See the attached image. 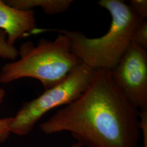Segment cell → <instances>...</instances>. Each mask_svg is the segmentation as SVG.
Masks as SVG:
<instances>
[{"mask_svg":"<svg viewBox=\"0 0 147 147\" xmlns=\"http://www.w3.org/2000/svg\"><path fill=\"white\" fill-rule=\"evenodd\" d=\"M94 70L82 63L62 83L24 103L13 117L11 132L19 136L26 135L47 112L76 100L86 89Z\"/></svg>","mask_w":147,"mask_h":147,"instance_id":"4","label":"cell"},{"mask_svg":"<svg viewBox=\"0 0 147 147\" xmlns=\"http://www.w3.org/2000/svg\"><path fill=\"white\" fill-rule=\"evenodd\" d=\"M111 73L132 105L147 110V53L131 42Z\"/></svg>","mask_w":147,"mask_h":147,"instance_id":"5","label":"cell"},{"mask_svg":"<svg viewBox=\"0 0 147 147\" xmlns=\"http://www.w3.org/2000/svg\"><path fill=\"white\" fill-rule=\"evenodd\" d=\"M6 4L18 9L31 10L40 7L47 14H57L65 12L74 2L72 0H7Z\"/></svg>","mask_w":147,"mask_h":147,"instance_id":"7","label":"cell"},{"mask_svg":"<svg viewBox=\"0 0 147 147\" xmlns=\"http://www.w3.org/2000/svg\"><path fill=\"white\" fill-rule=\"evenodd\" d=\"M0 30L5 32L7 42L14 46L16 41L27 33L36 32V19L33 10H20L0 0Z\"/></svg>","mask_w":147,"mask_h":147,"instance_id":"6","label":"cell"},{"mask_svg":"<svg viewBox=\"0 0 147 147\" xmlns=\"http://www.w3.org/2000/svg\"><path fill=\"white\" fill-rule=\"evenodd\" d=\"M71 147H83L82 146H81L80 144H79L78 143H74L73 144L72 146H71Z\"/></svg>","mask_w":147,"mask_h":147,"instance_id":"14","label":"cell"},{"mask_svg":"<svg viewBox=\"0 0 147 147\" xmlns=\"http://www.w3.org/2000/svg\"><path fill=\"white\" fill-rule=\"evenodd\" d=\"M129 7L131 11L142 19L147 18V0H130Z\"/></svg>","mask_w":147,"mask_h":147,"instance_id":"10","label":"cell"},{"mask_svg":"<svg viewBox=\"0 0 147 147\" xmlns=\"http://www.w3.org/2000/svg\"><path fill=\"white\" fill-rule=\"evenodd\" d=\"M131 42L147 50V21L146 19L141 21L136 27L132 34Z\"/></svg>","mask_w":147,"mask_h":147,"instance_id":"9","label":"cell"},{"mask_svg":"<svg viewBox=\"0 0 147 147\" xmlns=\"http://www.w3.org/2000/svg\"><path fill=\"white\" fill-rule=\"evenodd\" d=\"M18 56V50L8 43L6 33L0 30V57L14 61Z\"/></svg>","mask_w":147,"mask_h":147,"instance_id":"8","label":"cell"},{"mask_svg":"<svg viewBox=\"0 0 147 147\" xmlns=\"http://www.w3.org/2000/svg\"><path fill=\"white\" fill-rule=\"evenodd\" d=\"M5 89L0 87V106L5 98Z\"/></svg>","mask_w":147,"mask_h":147,"instance_id":"13","label":"cell"},{"mask_svg":"<svg viewBox=\"0 0 147 147\" xmlns=\"http://www.w3.org/2000/svg\"><path fill=\"white\" fill-rule=\"evenodd\" d=\"M18 52L19 59L1 69V83L30 78L47 90L62 83L82 63L71 51L68 37L61 33L54 40L40 39L36 46L31 41L24 42Z\"/></svg>","mask_w":147,"mask_h":147,"instance_id":"3","label":"cell"},{"mask_svg":"<svg viewBox=\"0 0 147 147\" xmlns=\"http://www.w3.org/2000/svg\"><path fill=\"white\" fill-rule=\"evenodd\" d=\"M13 117L0 119V143L5 142L10 135V125Z\"/></svg>","mask_w":147,"mask_h":147,"instance_id":"11","label":"cell"},{"mask_svg":"<svg viewBox=\"0 0 147 147\" xmlns=\"http://www.w3.org/2000/svg\"><path fill=\"white\" fill-rule=\"evenodd\" d=\"M139 112L110 70L94 69L84 92L42 123L40 129L46 134L69 132L83 147H138Z\"/></svg>","mask_w":147,"mask_h":147,"instance_id":"1","label":"cell"},{"mask_svg":"<svg viewBox=\"0 0 147 147\" xmlns=\"http://www.w3.org/2000/svg\"><path fill=\"white\" fill-rule=\"evenodd\" d=\"M139 117L144 147H147V110L141 111L139 112Z\"/></svg>","mask_w":147,"mask_h":147,"instance_id":"12","label":"cell"},{"mask_svg":"<svg viewBox=\"0 0 147 147\" xmlns=\"http://www.w3.org/2000/svg\"><path fill=\"white\" fill-rule=\"evenodd\" d=\"M100 7L110 13V27L104 36L90 38L82 32L61 30L68 37L71 50L81 62L93 69L111 71L131 44L132 37L142 19L119 0H100Z\"/></svg>","mask_w":147,"mask_h":147,"instance_id":"2","label":"cell"}]
</instances>
